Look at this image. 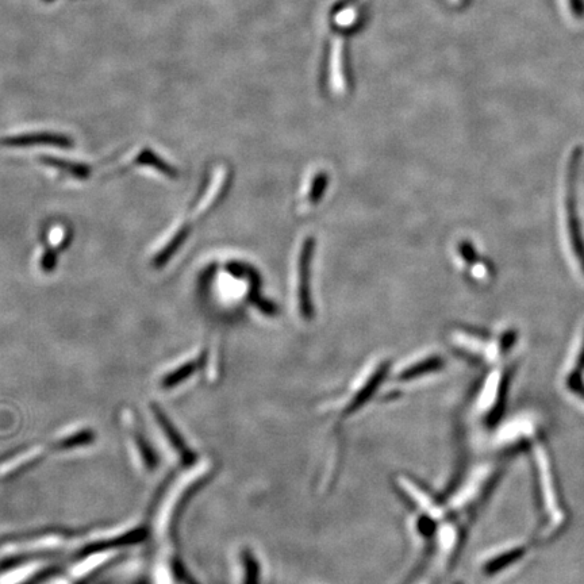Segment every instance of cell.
Instances as JSON below:
<instances>
[{
	"label": "cell",
	"mask_w": 584,
	"mask_h": 584,
	"mask_svg": "<svg viewBox=\"0 0 584 584\" xmlns=\"http://www.w3.org/2000/svg\"><path fill=\"white\" fill-rule=\"evenodd\" d=\"M0 144L5 146L56 145L68 148L72 146V141L57 134H28V136L5 138L0 141Z\"/></svg>",
	"instance_id": "2"
},
{
	"label": "cell",
	"mask_w": 584,
	"mask_h": 584,
	"mask_svg": "<svg viewBox=\"0 0 584 584\" xmlns=\"http://www.w3.org/2000/svg\"><path fill=\"white\" fill-rule=\"evenodd\" d=\"M524 553V547L511 549V551L503 553L501 556L494 557V559L491 560L489 564H486L484 571L489 572V574H494V572L501 571L503 568L510 566L511 563L516 562L517 559H521Z\"/></svg>",
	"instance_id": "3"
},
{
	"label": "cell",
	"mask_w": 584,
	"mask_h": 584,
	"mask_svg": "<svg viewBox=\"0 0 584 584\" xmlns=\"http://www.w3.org/2000/svg\"><path fill=\"white\" fill-rule=\"evenodd\" d=\"M46 163L53 165L60 169H65L69 174L78 179H86L90 175V168L83 164H71L69 161H61L57 159H45Z\"/></svg>",
	"instance_id": "6"
},
{
	"label": "cell",
	"mask_w": 584,
	"mask_h": 584,
	"mask_svg": "<svg viewBox=\"0 0 584 584\" xmlns=\"http://www.w3.org/2000/svg\"><path fill=\"white\" fill-rule=\"evenodd\" d=\"M138 161L140 164H148L151 167L159 169V171L163 172L164 175L169 176V178H176L178 174H176V169L172 168L171 165L165 164V161L160 160L159 157L152 152H144L138 156Z\"/></svg>",
	"instance_id": "5"
},
{
	"label": "cell",
	"mask_w": 584,
	"mask_h": 584,
	"mask_svg": "<svg viewBox=\"0 0 584 584\" xmlns=\"http://www.w3.org/2000/svg\"><path fill=\"white\" fill-rule=\"evenodd\" d=\"M56 265V255L53 252L46 253L44 259H42V268L45 271H51Z\"/></svg>",
	"instance_id": "8"
},
{
	"label": "cell",
	"mask_w": 584,
	"mask_h": 584,
	"mask_svg": "<svg viewBox=\"0 0 584 584\" xmlns=\"http://www.w3.org/2000/svg\"><path fill=\"white\" fill-rule=\"evenodd\" d=\"M186 237H187L186 228L180 229L179 232L176 233L174 237H172V240L168 242L167 247H165L163 251H161L160 255L156 257L157 267H161V265L167 263L169 257L174 255L176 249H178L180 245H182V242L186 240Z\"/></svg>",
	"instance_id": "4"
},
{
	"label": "cell",
	"mask_w": 584,
	"mask_h": 584,
	"mask_svg": "<svg viewBox=\"0 0 584 584\" xmlns=\"http://www.w3.org/2000/svg\"><path fill=\"white\" fill-rule=\"evenodd\" d=\"M533 463L536 470L541 513L539 540L547 541L553 539L564 528L567 517L559 489H557L555 475H553L551 459L543 445H534Z\"/></svg>",
	"instance_id": "1"
},
{
	"label": "cell",
	"mask_w": 584,
	"mask_h": 584,
	"mask_svg": "<svg viewBox=\"0 0 584 584\" xmlns=\"http://www.w3.org/2000/svg\"><path fill=\"white\" fill-rule=\"evenodd\" d=\"M198 363H190L187 364L186 367L180 368L179 371H176L175 374H171L168 376L167 380H165V384L167 386H172V384H176L186 378V376L190 375L192 371L197 368Z\"/></svg>",
	"instance_id": "7"
}]
</instances>
